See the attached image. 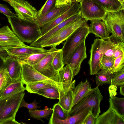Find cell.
<instances>
[{
    "mask_svg": "<svg viewBox=\"0 0 124 124\" xmlns=\"http://www.w3.org/2000/svg\"><path fill=\"white\" fill-rule=\"evenodd\" d=\"M12 31L23 42L31 44L41 36V28L36 23L17 16L7 17Z\"/></svg>",
    "mask_w": 124,
    "mask_h": 124,
    "instance_id": "obj_1",
    "label": "cell"
},
{
    "mask_svg": "<svg viewBox=\"0 0 124 124\" xmlns=\"http://www.w3.org/2000/svg\"><path fill=\"white\" fill-rule=\"evenodd\" d=\"M119 42L111 35L107 39L97 38L94 40L91 45L88 62L91 75L95 74L100 70V63L106 51Z\"/></svg>",
    "mask_w": 124,
    "mask_h": 124,
    "instance_id": "obj_2",
    "label": "cell"
},
{
    "mask_svg": "<svg viewBox=\"0 0 124 124\" xmlns=\"http://www.w3.org/2000/svg\"><path fill=\"white\" fill-rule=\"evenodd\" d=\"M103 98L99 86L92 88L80 101L72 108L69 114V117L74 115L82 109L90 108H92V113L96 118L101 112L100 103Z\"/></svg>",
    "mask_w": 124,
    "mask_h": 124,
    "instance_id": "obj_3",
    "label": "cell"
},
{
    "mask_svg": "<svg viewBox=\"0 0 124 124\" xmlns=\"http://www.w3.org/2000/svg\"><path fill=\"white\" fill-rule=\"evenodd\" d=\"M18 61L22 67L21 80L24 84L41 82L56 88L60 92L61 95L64 93L59 79L46 77L37 71L32 66Z\"/></svg>",
    "mask_w": 124,
    "mask_h": 124,
    "instance_id": "obj_4",
    "label": "cell"
},
{
    "mask_svg": "<svg viewBox=\"0 0 124 124\" xmlns=\"http://www.w3.org/2000/svg\"><path fill=\"white\" fill-rule=\"evenodd\" d=\"M90 33L87 21L73 32L65 40L61 49L63 62L67 64L71 55L75 49L86 39Z\"/></svg>",
    "mask_w": 124,
    "mask_h": 124,
    "instance_id": "obj_5",
    "label": "cell"
},
{
    "mask_svg": "<svg viewBox=\"0 0 124 124\" xmlns=\"http://www.w3.org/2000/svg\"><path fill=\"white\" fill-rule=\"evenodd\" d=\"M102 20L111 33V36L124 44V9L107 12Z\"/></svg>",
    "mask_w": 124,
    "mask_h": 124,
    "instance_id": "obj_6",
    "label": "cell"
},
{
    "mask_svg": "<svg viewBox=\"0 0 124 124\" xmlns=\"http://www.w3.org/2000/svg\"><path fill=\"white\" fill-rule=\"evenodd\" d=\"M81 17L66 26L52 36L40 47L56 46L65 40L79 27L87 22Z\"/></svg>",
    "mask_w": 124,
    "mask_h": 124,
    "instance_id": "obj_7",
    "label": "cell"
},
{
    "mask_svg": "<svg viewBox=\"0 0 124 124\" xmlns=\"http://www.w3.org/2000/svg\"><path fill=\"white\" fill-rule=\"evenodd\" d=\"M3 1L8 3L13 8L17 16L24 20L37 23L39 17L38 11L28 1L24 0H4Z\"/></svg>",
    "mask_w": 124,
    "mask_h": 124,
    "instance_id": "obj_8",
    "label": "cell"
},
{
    "mask_svg": "<svg viewBox=\"0 0 124 124\" xmlns=\"http://www.w3.org/2000/svg\"><path fill=\"white\" fill-rule=\"evenodd\" d=\"M79 4L81 17L87 21L102 20L107 13L93 0H83Z\"/></svg>",
    "mask_w": 124,
    "mask_h": 124,
    "instance_id": "obj_9",
    "label": "cell"
},
{
    "mask_svg": "<svg viewBox=\"0 0 124 124\" xmlns=\"http://www.w3.org/2000/svg\"><path fill=\"white\" fill-rule=\"evenodd\" d=\"M22 91L6 99L5 106L0 114V123L9 119H15L16 113L25 95Z\"/></svg>",
    "mask_w": 124,
    "mask_h": 124,
    "instance_id": "obj_10",
    "label": "cell"
},
{
    "mask_svg": "<svg viewBox=\"0 0 124 124\" xmlns=\"http://www.w3.org/2000/svg\"><path fill=\"white\" fill-rule=\"evenodd\" d=\"M60 49H58L49 53L38 62L32 66L37 71L46 77L59 79L58 71L54 69L52 62L54 56Z\"/></svg>",
    "mask_w": 124,
    "mask_h": 124,
    "instance_id": "obj_11",
    "label": "cell"
},
{
    "mask_svg": "<svg viewBox=\"0 0 124 124\" xmlns=\"http://www.w3.org/2000/svg\"><path fill=\"white\" fill-rule=\"evenodd\" d=\"M79 11L80 4L78 2L75 1L64 12L54 19L45 24L41 27V36L63 21Z\"/></svg>",
    "mask_w": 124,
    "mask_h": 124,
    "instance_id": "obj_12",
    "label": "cell"
},
{
    "mask_svg": "<svg viewBox=\"0 0 124 124\" xmlns=\"http://www.w3.org/2000/svg\"><path fill=\"white\" fill-rule=\"evenodd\" d=\"M85 40L81 42L75 49L67 64L69 66L71 70L73 78L79 73L81 64L87 57Z\"/></svg>",
    "mask_w": 124,
    "mask_h": 124,
    "instance_id": "obj_13",
    "label": "cell"
},
{
    "mask_svg": "<svg viewBox=\"0 0 124 124\" xmlns=\"http://www.w3.org/2000/svg\"><path fill=\"white\" fill-rule=\"evenodd\" d=\"M27 46L16 35L7 25L0 28V47Z\"/></svg>",
    "mask_w": 124,
    "mask_h": 124,
    "instance_id": "obj_14",
    "label": "cell"
},
{
    "mask_svg": "<svg viewBox=\"0 0 124 124\" xmlns=\"http://www.w3.org/2000/svg\"><path fill=\"white\" fill-rule=\"evenodd\" d=\"M91 109H92V108H88L83 109L74 115L69 116L64 120L58 119L53 112L48 123L49 124H82Z\"/></svg>",
    "mask_w": 124,
    "mask_h": 124,
    "instance_id": "obj_15",
    "label": "cell"
},
{
    "mask_svg": "<svg viewBox=\"0 0 124 124\" xmlns=\"http://www.w3.org/2000/svg\"><path fill=\"white\" fill-rule=\"evenodd\" d=\"M81 17L80 11L77 14L67 19L52 29L46 34L40 37L35 42L30 44V46L40 47L41 45L44 42L56 33L66 26L80 18Z\"/></svg>",
    "mask_w": 124,
    "mask_h": 124,
    "instance_id": "obj_16",
    "label": "cell"
},
{
    "mask_svg": "<svg viewBox=\"0 0 124 124\" xmlns=\"http://www.w3.org/2000/svg\"><path fill=\"white\" fill-rule=\"evenodd\" d=\"M3 48L8 56H10L14 57L40 53L46 50L43 48L28 46H15Z\"/></svg>",
    "mask_w": 124,
    "mask_h": 124,
    "instance_id": "obj_17",
    "label": "cell"
},
{
    "mask_svg": "<svg viewBox=\"0 0 124 124\" xmlns=\"http://www.w3.org/2000/svg\"><path fill=\"white\" fill-rule=\"evenodd\" d=\"M95 124H124V118L109 106L107 110L96 118Z\"/></svg>",
    "mask_w": 124,
    "mask_h": 124,
    "instance_id": "obj_18",
    "label": "cell"
},
{
    "mask_svg": "<svg viewBox=\"0 0 124 124\" xmlns=\"http://www.w3.org/2000/svg\"><path fill=\"white\" fill-rule=\"evenodd\" d=\"M6 69L12 81L21 80L22 67L16 58L7 56L5 59Z\"/></svg>",
    "mask_w": 124,
    "mask_h": 124,
    "instance_id": "obj_19",
    "label": "cell"
},
{
    "mask_svg": "<svg viewBox=\"0 0 124 124\" xmlns=\"http://www.w3.org/2000/svg\"><path fill=\"white\" fill-rule=\"evenodd\" d=\"M90 33L102 39H106L110 37V32L104 22L101 20L91 21L89 26Z\"/></svg>",
    "mask_w": 124,
    "mask_h": 124,
    "instance_id": "obj_20",
    "label": "cell"
},
{
    "mask_svg": "<svg viewBox=\"0 0 124 124\" xmlns=\"http://www.w3.org/2000/svg\"><path fill=\"white\" fill-rule=\"evenodd\" d=\"M75 83V80L72 81L71 85L68 90L61 95L59 99L58 103L64 110L69 114L72 108Z\"/></svg>",
    "mask_w": 124,
    "mask_h": 124,
    "instance_id": "obj_21",
    "label": "cell"
},
{
    "mask_svg": "<svg viewBox=\"0 0 124 124\" xmlns=\"http://www.w3.org/2000/svg\"><path fill=\"white\" fill-rule=\"evenodd\" d=\"M56 47H52L49 50L41 52L15 57L19 61L32 66L38 62L49 53L58 50Z\"/></svg>",
    "mask_w": 124,
    "mask_h": 124,
    "instance_id": "obj_22",
    "label": "cell"
},
{
    "mask_svg": "<svg viewBox=\"0 0 124 124\" xmlns=\"http://www.w3.org/2000/svg\"><path fill=\"white\" fill-rule=\"evenodd\" d=\"M91 85L87 79L81 81L75 88L72 108L78 103L91 89Z\"/></svg>",
    "mask_w": 124,
    "mask_h": 124,
    "instance_id": "obj_23",
    "label": "cell"
},
{
    "mask_svg": "<svg viewBox=\"0 0 124 124\" xmlns=\"http://www.w3.org/2000/svg\"><path fill=\"white\" fill-rule=\"evenodd\" d=\"M60 81L64 93L69 89L72 83L73 78L71 70L68 65L58 71Z\"/></svg>",
    "mask_w": 124,
    "mask_h": 124,
    "instance_id": "obj_24",
    "label": "cell"
},
{
    "mask_svg": "<svg viewBox=\"0 0 124 124\" xmlns=\"http://www.w3.org/2000/svg\"><path fill=\"white\" fill-rule=\"evenodd\" d=\"M21 80L12 81L5 88L0 96V98L6 99L9 97L25 90Z\"/></svg>",
    "mask_w": 124,
    "mask_h": 124,
    "instance_id": "obj_25",
    "label": "cell"
},
{
    "mask_svg": "<svg viewBox=\"0 0 124 124\" xmlns=\"http://www.w3.org/2000/svg\"><path fill=\"white\" fill-rule=\"evenodd\" d=\"M70 6H64L59 7H55L43 16L39 18L37 23L41 28L43 25L52 21L64 12Z\"/></svg>",
    "mask_w": 124,
    "mask_h": 124,
    "instance_id": "obj_26",
    "label": "cell"
},
{
    "mask_svg": "<svg viewBox=\"0 0 124 124\" xmlns=\"http://www.w3.org/2000/svg\"><path fill=\"white\" fill-rule=\"evenodd\" d=\"M106 12L117 11L124 9V3L118 0H93Z\"/></svg>",
    "mask_w": 124,
    "mask_h": 124,
    "instance_id": "obj_27",
    "label": "cell"
},
{
    "mask_svg": "<svg viewBox=\"0 0 124 124\" xmlns=\"http://www.w3.org/2000/svg\"><path fill=\"white\" fill-rule=\"evenodd\" d=\"M109 106L119 115L124 118V98L111 95L109 100Z\"/></svg>",
    "mask_w": 124,
    "mask_h": 124,
    "instance_id": "obj_28",
    "label": "cell"
},
{
    "mask_svg": "<svg viewBox=\"0 0 124 124\" xmlns=\"http://www.w3.org/2000/svg\"><path fill=\"white\" fill-rule=\"evenodd\" d=\"M95 74V80L96 85L98 86H102L104 84H110L113 74L106 70L100 69Z\"/></svg>",
    "mask_w": 124,
    "mask_h": 124,
    "instance_id": "obj_29",
    "label": "cell"
},
{
    "mask_svg": "<svg viewBox=\"0 0 124 124\" xmlns=\"http://www.w3.org/2000/svg\"><path fill=\"white\" fill-rule=\"evenodd\" d=\"M37 94L46 98L53 99H59L61 95L58 90L53 86L39 89Z\"/></svg>",
    "mask_w": 124,
    "mask_h": 124,
    "instance_id": "obj_30",
    "label": "cell"
},
{
    "mask_svg": "<svg viewBox=\"0 0 124 124\" xmlns=\"http://www.w3.org/2000/svg\"><path fill=\"white\" fill-rule=\"evenodd\" d=\"M53 112V109L46 108L44 109L29 110V113L32 117L42 120L43 118H47Z\"/></svg>",
    "mask_w": 124,
    "mask_h": 124,
    "instance_id": "obj_31",
    "label": "cell"
},
{
    "mask_svg": "<svg viewBox=\"0 0 124 124\" xmlns=\"http://www.w3.org/2000/svg\"><path fill=\"white\" fill-rule=\"evenodd\" d=\"M52 85L41 82H37L26 85L25 90L31 93H37L39 90Z\"/></svg>",
    "mask_w": 124,
    "mask_h": 124,
    "instance_id": "obj_32",
    "label": "cell"
},
{
    "mask_svg": "<svg viewBox=\"0 0 124 124\" xmlns=\"http://www.w3.org/2000/svg\"><path fill=\"white\" fill-rule=\"evenodd\" d=\"M124 84V67L120 71L113 74L110 85L120 86Z\"/></svg>",
    "mask_w": 124,
    "mask_h": 124,
    "instance_id": "obj_33",
    "label": "cell"
},
{
    "mask_svg": "<svg viewBox=\"0 0 124 124\" xmlns=\"http://www.w3.org/2000/svg\"><path fill=\"white\" fill-rule=\"evenodd\" d=\"M52 65L54 69L58 71L64 67L65 64L63 62L61 49L54 56L52 61Z\"/></svg>",
    "mask_w": 124,
    "mask_h": 124,
    "instance_id": "obj_34",
    "label": "cell"
},
{
    "mask_svg": "<svg viewBox=\"0 0 124 124\" xmlns=\"http://www.w3.org/2000/svg\"><path fill=\"white\" fill-rule=\"evenodd\" d=\"M57 0H47L41 8L38 11L39 17L43 16L55 7Z\"/></svg>",
    "mask_w": 124,
    "mask_h": 124,
    "instance_id": "obj_35",
    "label": "cell"
},
{
    "mask_svg": "<svg viewBox=\"0 0 124 124\" xmlns=\"http://www.w3.org/2000/svg\"><path fill=\"white\" fill-rule=\"evenodd\" d=\"M114 59L113 57H103L100 63V69L110 72L113 67Z\"/></svg>",
    "mask_w": 124,
    "mask_h": 124,
    "instance_id": "obj_36",
    "label": "cell"
},
{
    "mask_svg": "<svg viewBox=\"0 0 124 124\" xmlns=\"http://www.w3.org/2000/svg\"><path fill=\"white\" fill-rule=\"evenodd\" d=\"M53 109L56 116L60 119L65 120L69 117V113L65 111L58 103L54 104Z\"/></svg>",
    "mask_w": 124,
    "mask_h": 124,
    "instance_id": "obj_37",
    "label": "cell"
},
{
    "mask_svg": "<svg viewBox=\"0 0 124 124\" xmlns=\"http://www.w3.org/2000/svg\"><path fill=\"white\" fill-rule=\"evenodd\" d=\"M124 67V55L115 59L112 68L110 71L111 74L119 71Z\"/></svg>",
    "mask_w": 124,
    "mask_h": 124,
    "instance_id": "obj_38",
    "label": "cell"
},
{
    "mask_svg": "<svg viewBox=\"0 0 124 124\" xmlns=\"http://www.w3.org/2000/svg\"><path fill=\"white\" fill-rule=\"evenodd\" d=\"M12 81L7 72L0 79V96L5 88Z\"/></svg>",
    "mask_w": 124,
    "mask_h": 124,
    "instance_id": "obj_39",
    "label": "cell"
},
{
    "mask_svg": "<svg viewBox=\"0 0 124 124\" xmlns=\"http://www.w3.org/2000/svg\"><path fill=\"white\" fill-rule=\"evenodd\" d=\"M38 104V103L36 101V100H34L32 103H28L25 102L23 98L21 102L20 107H25L29 110H37L40 108Z\"/></svg>",
    "mask_w": 124,
    "mask_h": 124,
    "instance_id": "obj_40",
    "label": "cell"
},
{
    "mask_svg": "<svg viewBox=\"0 0 124 124\" xmlns=\"http://www.w3.org/2000/svg\"><path fill=\"white\" fill-rule=\"evenodd\" d=\"M0 12L4 15L7 17H14L16 15L11 11L10 9L5 4L0 3Z\"/></svg>",
    "mask_w": 124,
    "mask_h": 124,
    "instance_id": "obj_41",
    "label": "cell"
},
{
    "mask_svg": "<svg viewBox=\"0 0 124 124\" xmlns=\"http://www.w3.org/2000/svg\"><path fill=\"white\" fill-rule=\"evenodd\" d=\"M123 55H124V44L119 42L116 46L113 57L115 59Z\"/></svg>",
    "mask_w": 124,
    "mask_h": 124,
    "instance_id": "obj_42",
    "label": "cell"
},
{
    "mask_svg": "<svg viewBox=\"0 0 124 124\" xmlns=\"http://www.w3.org/2000/svg\"><path fill=\"white\" fill-rule=\"evenodd\" d=\"M75 1V0H57L55 7H59L64 6H70Z\"/></svg>",
    "mask_w": 124,
    "mask_h": 124,
    "instance_id": "obj_43",
    "label": "cell"
},
{
    "mask_svg": "<svg viewBox=\"0 0 124 124\" xmlns=\"http://www.w3.org/2000/svg\"><path fill=\"white\" fill-rule=\"evenodd\" d=\"M92 109L86 117L82 124H95L96 118L93 116L92 113Z\"/></svg>",
    "mask_w": 124,
    "mask_h": 124,
    "instance_id": "obj_44",
    "label": "cell"
},
{
    "mask_svg": "<svg viewBox=\"0 0 124 124\" xmlns=\"http://www.w3.org/2000/svg\"><path fill=\"white\" fill-rule=\"evenodd\" d=\"M119 43L115 46L108 49L105 52L103 57H113L116 46Z\"/></svg>",
    "mask_w": 124,
    "mask_h": 124,
    "instance_id": "obj_45",
    "label": "cell"
},
{
    "mask_svg": "<svg viewBox=\"0 0 124 124\" xmlns=\"http://www.w3.org/2000/svg\"><path fill=\"white\" fill-rule=\"evenodd\" d=\"M21 124L17 121L15 119H9L3 121L0 123V124Z\"/></svg>",
    "mask_w": 124,
    "mask_h": 124,
    "instance_id": "obj_46",
    "label": "cell"
},
{
    "mask_svg": "<svg viewBox=\"0 0 124 124\" xmlns=\"http://www.w3.org/2000/svg\"><path fill=\"white\" fill-rule=\"evenodd\" d=\"M6 68L5 59L0 56V70Z\"/></svg>",
    "mask_w": 124,
    "mask_h": 124,
    "instance_id": "obj_47",
    "label": "cell"
},
{
    "mask_svg": "<svg viewBox=\"0 0 124 124\" xmlns=\"http://www.w3.org/2000/svg\"><path fill=\"white\" fill-rule=\"evenodd\" d=\"M6 99L0 98V114L2 111L5 104Z\"/></svg>",
    "mask_w": 124,
    "mask_h": 124,
    "instance_id": "obj_48",
    "label": "cell"
},
{
    "mask_svg": "<svg viewBox=\"0 0 124 124\" xmlns=\"http://www.w3.org/2000/svg\"><path fill=\"white\" fill-rule=\"evenodd\" d=\"M7 72L6 68L0 70V79Z\"/></svg>",
    "mask_w": 124,
    "mask_h": 124,
    "instance_id": "obj_49",
    "label": "cell"
},
{
    "mask_svg": "<svg viewBox=\"0 0 124 124\" xmlns=\"http://www.w3.org/2000/svg\"><path fill=\"white\" fill-rule=\"evenodd\" d=\"M120 93L122 95H124V84L120 86Z\"/></svg>",
    "mask_w": 124,
    "mask_h": 124,
    "instance_id": "obj_50",
    "label": "cell"
},
{
    "mask_svg": "<svg viewBox=\"0 0 124 124\" xmlns=\"http://www.w3.org/2000/svg\"><path fill=\"white\" fill-rule=\"evenodd\" d=\"M83 0H75L77 2H78V3H81Z\"/></svg>",
    "mask_w": 124,
    "mask_h": 124,
    "instance_id": "obj_51",
    "label": "cell"
},
{
    "mask_svg": "<svg viewBox=\"0 0 124 124\" xmlns=\"http://www.w3.org/2000/svg\"><path fill=\"white\" fill-rule=\"evenodd\" d=\"M122 3H124V0H118Z\"/></svg>",
    "mask_w": 124,
    "mask_h": 124,
    "instance_id": "obj_52",
    "label": "cell"
}]
</instances>
